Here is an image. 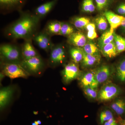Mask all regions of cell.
<instances>
[{
	"label": "cell",
	"mask_w": 125,
	"mask_h": 125,
	"mask_svg": "<svg viewBox=\"0 0 125 125\" xmlns=\"http://www.w3.org/2000/svg\"><path fill=\"white\" fill-rule=\"evenodd\" d=\"M40 19L34 14L22 12L20 18L7 27L5 33L13 40L33 39L37 33Z\"/></svg>",
	"instance_id": "cell-1"
},
{
	"label": "cell",
	"mask_w": 125,
	"mask_h": 125,
	"mask_svg": "<svg viewBox=\"0 0 125 125\" xmlns=\"http://www.w3.org/2000/svg\"><path fill=\"white\" fill-rule=\"evenodd\" d=\"M1 62L21 63L23 61L21 48L11 43H4L0 47Z\"/></svg>",
	"instance_id": "cell-2"
},
{
	"label": "cell",
	"mask_w": 125,
	"mask_h": 125,
	"mask_svg": "<svg viewBox=\"0 0 125 125\" xmlns=\"http://www.w3.org/2000/svg\"><path fill=\"white\" fill-rule=\"evenodd\" d=\"M1 72L11 79L27 78L30 75L22 66L21 63L16 62H1Z\"/></svg>",
	"instance_id": "cell-3"
},
{
	"label": "cell",
	"mask_w": 125,
	"mask_h": 125,
	"mask_svg": "<svg viewBox=\"0 0 125 125\" xmlns=\"http://www.w3.org/2000/svg\"><path fill=\"white\" fill-rule=\"evenodd\" d=\"M22 66L29 75L40 74L45 67V63L40 55L27 60H23L21 63Z\"/></svg>",
	"instance_id": "cell-4"
},
{
	"label": "cell",
	"mask_w": 125,
	"mask_h": 125,
	"mask_svg": "<svg viewBox=\"0 0 125 125\" xmlns=\"http://www.w3.org/2000/svg\"><path fill=\"white\" fill-rule=\"evenodd\" d=\"M48 64L51 67H55L62 64L66 58L65 49L61 44L54 45L50 51Z\"/></svg>",
	"instance_id": "cell-5"
},
{
	"label": "cell",
	"mask_w": 125,
	"mask_h": 125,
	"mask_svg": "<svg viewBox=\"0 0 125 125\" xmlns=\"http://www.w3.org/2000/svg\"><path fill=\"white\" fill-rule=\"evenodd\" d=\"M121 89L114 84H107L99 91L97 98L101 102H106L113 99L121 93Z\"/></svg>",
	"instance_id": "cell-6"
},
{
	"label": "cell",
	"mask_w": 125,
	"mask_h": 125,
	"mask_svg": "<svg viewBox=\"0 0 125 125\" xmlns=\"http://www.w3.org/2000/svg\"><path fill=\"white\" fill-rule=\"evenodd\" d=\"M80 73L78 64L73 61L66 65L62 72V80L66 84L70 83L78 78Z\"/></svg>",
	"instance_id": "cell-7"
},
{
	"label": "cell",
	"mask_w": 125,
	"mask_h": 125,
	"mask_svg": "<svg viewBox=\"0 0 125 125\" xmlns=\"http://www.w3.org/2000/svg\"><path fill=\"white\" fill-rule=\"evenodd\" d=\"M51 37L43 31L36 34L33 40L39 48L48 52L54 45L51 40Z\"/></svg>",
	"instance_id": "cell-8"
},
{
	"label": "cell",
	"mask_w": 125,
	"mask_h": 125,
	"mask_svg": "<svg viewBox=\"0 0 125 125\" xmlns=\"http://www.w3.org/2000/svg\"><path fill=\"white\" fill-rule=\"evenodd\" d=\"M15 92V88L9 85L1 88L0 90V108L4 109L9 105Z\"/></svg>",
	"instance_id": "cell-9"
},
{
	"label": "cell",
	"mask_w": 125,
	"mask_h": 125,
	"mask_svg": "<svg viewBox=\"0 0 125 125\" xmlns=\"http://www.w3.org/2000/svg\"><path fill=\"white\" fill-rule=\"evenodd\" d=\"M67 42L73 46L82 48L87 43V38L80 31H75L67 37Z\"/></svg>",
	"instance_id": "cell-10"
},
{
	"label": "cell",
	"mask_w": 125,
	"mask_h": 125,
	"mask_svg": "<svg viewBox=\"0 0 125 125\" xmlns=\"http://www.w3.org/2000/svg\"><path fill=\"white\" fill-rule=\"evenodd\" d=\"M80 83L83 88L85 87H91L98 89L99 85L95 79L94 71L88 72L84 74L81 77Z\"/></svg>",
	"instance_id": "cell-11"
},
{
	"label": "cell",
	"mask_w": 125,
	"mask_h": 125,
	"mask_svg": "<svg viewBox=\"0 0 125 125\" xmlns=\"http://www.w3.org/2000/svg\"><path fill=\"white\" fill-rule=\"evenodd\" d=\"M95 78L99 84L106 82L111 76L112 70L109 66L104 65L94 70Z\"/></svg>",
	"instance_id": "cell-12"
},
{
	"label": "cell",
	"mask_w": 125,
	"mask_h": 125,
	"mask_svg": "<svg viewBox=\"0 0 125 125\" xmlns=\"http://www.w3.org/2000/svg\"><path fill=\"white\" fill-rule=\"evenodd\" d=\"M33 39L24 40L21 47L23 60H27L39 55L32 43Z\"/></svg>",
	"instance_id": "cell-13"
},
{
	"label": "cell",
	"mask_w": 125,
	"mask_h": 125,
	"mask_svg": "<svg viewBox=\"0 0 125 125\" xmlns=\"http://www.w3.org/2000/svg\"><path fill=\"white\" fill-rule=\"evenodd\" d=\"M104 15L107 20L111 29L114 30L121 26L125 16L117 14L111 11H106Z\"/></svg>",
	"instance_id": "cell-14"
},
{
	"label": "cell",
	"mask_w": 125,
	"mask_h": 125,
	"mask_svg": "<svg viewBox=\"0 0 125 125\" xmlns=\"http://www.w3.org/2000/svg\"><path fill=\"white\" fill-rule=\"evenodd\" d=\"M58 0H52L40 5L35 9L34 14L39 18H43L51 11Z\"/></svg>",
	"instance_id": "cell-15"
},
{
	"label": "cell",
	"mask_w": 125,
	"mask_h": 125,
	"mask_svg": "<svg viewBox=\"0 0 125 125\" xmlns=\"http://www.w3.org/2000/svg\"><path fill=\"white\" fill-rule=\"evenodd\" d=\"M83 52V57L81 62V65L84 68L92 67L98 64L101 61V57L100 54L90 55Z\"/></svg>",
	"instance_id": "cell-16"
},
{
	"label": "cell",
	"mask_w": 125,
	"mask_h": 125,
	"mask_svg": "<svg viewBox=\"0 0 125 125\" xmlns=\"http://www.w3.org/2000/svg\"><path fill=\"white\" fill-rule=\"evenodd\" d=\"M62 22L57 20L51 21L46 25L43 31L49 36L59 35L61 27Z\"/></svg>",
	"instance_id": "cell-17"
},
{
	"label": "cell",
	"mask_w": 125,
	"mask_h": 125,
	"mask_svg": "<svg viewBox=\"0 0 125 125\" xmlns=\"http://www.w3.org/2000/svg\"><path fill=\"white\" fill-rule=\"evenodd\" d=\"M114 30L108 29L104 32L98 40V46L100 50L105 45L114 41Z\"/></svg>",
	"instance_id": "cell-18"
},
{
	"label": "cell",
	"mask_w": 125,
	"mask_h": 125,
	"mask_svg": "<svg viewBox=\"0 0 125 125\" xmlns=\"http://www.w3.org/2000/svg\"><path fill=\"white\" fill-rule=\"evenodd\" d=\"M100 51L103 55L107 58H113L118 55L114 41L104 46Z\"/></svg>",
	"instance_id": "cell-19"
},
{
	"label": "cell",
	"mask_w": 125,
	"mask_h": 125,
	"mask_svg": "<svg viewBox=\"0 0 125 125\" xmlns=\"http://www.w3.org/2000/svg\"><path fill=\"white\" fill-rule=\"evenodd\" d=\"M71 23L74 27L78 30H82L85 29L90 22L89 18L84 17H75L71 20Z\"/></svg>",
	"instance_id": "cell-20"
},
{
	"label": "cell",
	"mask_w": 125,
	"mask_h": 125,
	"mask_svg": "<svg viewBox=\"0 0 125 125\" xmlns=\"http://www.w3.org/2000/svg\"><path fill=\"white\" fill-rule=\"evenodd\" d=\"M70 54L72 61L76 64L81 62L83 57V52L80 48L73 46L70 49Z\"/></svg>",
	"instance_id": "cell-21"
},
{
	"label": "cell",
	"mask_w": 125,
	"mask_h": 125,
	"mask_svg": "<svg viewBox=\"0 0 125 125\" xmlns=\"http://www.w3.org/2000/svg\"><path fill=\"white\" fill-rule=\"evenodd\" d=\"M111 108L119 115H122L125 113V100L118 99L111 105Z\"/></svg>",
	"instance_id": "cell-22"
},
{
	"label": "cell",
	"mask_w": 125,
	"mask_h": 125,
	"mask_svg": "<svg viewBox=\"0 0 125 125\" xmlns=\"http://www.w3.org/2000/svg\"><path fill=\"white\" fill-rule=\"evenodd\" d=\"M84 52L90 55L100 54V50L99 48L95 43L91 42H87V43L83 48H81Z\"/></svg>",
	"instance_id": "cell-23"
},
{
	"label": "cell",
	"mask_w": 125,
	"mask_h": 125,
	"mask_svg": "<svg viewBox=\"0 0 125 125\" xmlns=\"http://www.w3.org/2000/svg\"><path fill=\"white\" fill-rule=\"evenodd\" d=\"M107 20L104 15H99L95 18L94 22L99 31L104 32L107 30L108 27Z\"/></svg>",
	"instance_id": "cell-24"
},
{
	"label": "cell",
	"mask_w": 125,
	"mask_h": 125,
	"mask_svg": "<svg viewBox=\"0 0 125 125\" xmlns=\"http://www.w3.org/2000/svg\"><path fill=\"white\" fill-rule=\"evenodd\" d=\"M116 76L122 83L125 82V57L122 59L117 66Z\"/></svg>",
	"instance_id": "cell-25"
},
{
	"label": "cell",
	"mask_w": 125,
	"mask_h": 125,
	"mask_svg": "<svg viewBox=\"0 0 125 125\" xmlns=\"http://www.w3.org/2000/svg\"><path fill=\"white\" fill-rule=\"evenodd\" d=\"M114 41L116 47L117 54L125 51V38L122 36L114 34Z\"/></svg>",
	"instance_id": "cell-26"
},
{
	"label": "cell",
	"mask_w": 125,
	"mask_h": 125,
	"mask_svg": "<svg viewBox=\"0 0 125 125\" xmlns=\"http://www.w3.org/2000/svg\"><path fill=\"white\" fill-rule=\"evenodd\" d=\"M24 0H0L1 7L5 9H10L21 5Z\"/></svg>",
	"instance_id": "cell-27"
},
{
	"label": "cell",
	"mask_w": 125,
	"mask_h": 125,
	"mask_svg": "<svg viewBox=\"0 0 125 125\" xmlns=\"http://www.w3.org/2000/svg\"><path fill=\"white\" fill-rule=\"evenodd\" d=\"M72 24L65 22H62L61 27L59 35L68 37L75 32L74 28L72 25ZM75 28V27H74Z\"/></svg>",
	"instance_id": "cell-28"
},
{
	"label": "cell",
	"mask_w": 125,
	"mask_h": 125,
	"mask_svg": "<svg viewBox=\"0 0 125 125\" xmlns=\"http://www.w3.org/2000/svg\"><path fill=\"white\" fill-rule=\"evenodd\" d=\"M81 9L83 12L92 13L95 10V7L93 0H83L81 5Z\"/></svg>",
	"instance_id": "cell-29"
},
{
	"label": "cell",
	"mask_w": 125,
	"mask_h": 125,
	"mask_svg": "<svg viewBox=\"0 0 125 125\" xmlns=\"http://www.w3.org/2000/svg\"><path fill=\"white\" fill-rule=\"evenodd\" d=\"M96 25L93 23H90L85 29L87 31V37L89 40H93L97 38V34L96 31Z\"/></svg>",
	"instance_id": "cell-30"
},
{
	"label": "cell",
	"mask_w": 125,
	"mask_h": 125,
	"mask_svg": "<svg viewBox=\"0 0 125 125\" xmlns=\"http://www.w3.org/2000/svg\"><path fill=\"white\" fill-rule=\"evenodd\" d=\"M113 118H114L113 114L111 111L108 109H105L102 111L99 115L100 123L102 125H103L106 122Z\"/></svg>",
	"instance_id": "cell-31"
},
{
	"label": "cell",
	"mask_w": 125,
	"mask_h": 125,
	"mask_svg": "<svg viewBox=\"0 0 125 125\" xmlns=\"http://www.w3.org/2000/svg\"><path fill=\"white\" fill-rule=\"evenodd\" d=\"M97 4V9L99 11L105 10L109 7L113 0H95Z\"/></svg>",
	"instance_id": "cell-32"
},
{
	"label": "cell",
	"mask_w": 125,
	"mask_h": 125,
	"mask_svg": "<svg viewBox=\"0 0 125 125\" xmlns=\"http://www.w3.org/2000/svg\"><path fill=\"white\" fill-rule=\"evenodd\" d=\"M83 90L84 94L89 98L93 99L97 98L98 94V89L87 87L83 88Z\"/></svg>",
	"instance_id": "cell-33"
},
{
	"label": "cell",
	"mask_w": 125,
	"mask_h": 125,
	"mask_svg": "<svg viewBox=\"0 0 125 125\" xmlns=\"http://www.w3.org/2000/svg\"><path fill=\"white\" fill-rule=\"evenodd\" d=\"M116 11L119 15L125 16V2H122L117 6Z\"/></svg>",
	"instance_id": "cell-34"
},
{
	"label": "cell",
	"mask_w": 125,
	"mask_h": 125,
	"mask_svg": "<svg viewBox=\"0 0 125 125\" xmlns=\"http://www.w3.org/2000/svg\"><path fill=\"white\" fill-rule=\"evenodd\" d=\"M103 125H118V122L114 118H113L106 122L104 123Z\"/></svg>",
	"instance_id": "cell-35"
},
{
	"label": "cell",
	"mask_w": 125,
	"mask_h": 125,
	"mask_svg": "<svg viewBox=\"0 0 125 125\" xmlns=\"http://www.w3.org/2000/svg\"><path fill=\"white\" fill-rule=\"evenodd\" d=\"M117 122L120 125H125V120L121 117H119L117 119Z\"/></svg>",
	"instance_id": "cell-36"
},
{
	"label": "cell",
	"mask_w": 125,
	"mask_h": 125,
	"mask_svg": "<svg viewBox=\"0 0 125 125\" xmlns=\"http://www.w3.org/2000/svg\"><path fill=\"white\" fill-rule=\"evenodd\" d=\"M37 121L38 125H41V123H41V121L40 120H38Z\"/></svg>",
	"instance_id": "cell-37"
},
{
	"label": "cell",
	"mask_w": 125,
	"mask_h": 125,
	"mask_svg": "<svg viewBox=\"0 0 125 125\" xmlns=\"http://www.w3.org/2000/svg\"><path fill=\"white\" fill-rule=\"evenodd\" d=\"M122 33L123 34V35L125 36V30H123V31H122Z\"/></svg>",
	"instance_id": "cell-38"
},
{
	"label": "cell",
	"mask_w": 125,
	"mask_h": 125,
	"mask_svg": "<svg viewBox=\"0 0 125 125\" xmlns=\"http://www.w3.org/2000/svg\"><path fill=\"white\" fill-rule=\"evenodd\" d=\"M32 125H37V124H36L35 122H34V123H32Z\"/></svg>",
	"instance_id": "cell-39"
}]
</instances>
